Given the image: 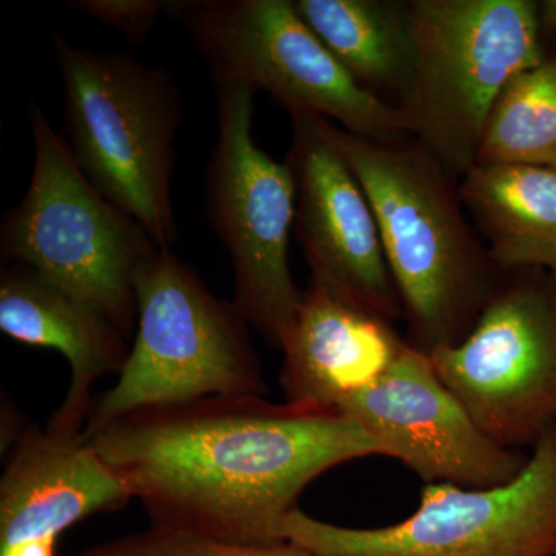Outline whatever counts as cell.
<instances>
[{
	"label": "cell",
	"instance_id": "1",
	"mask_svg": "<svg viewBox=\"0 0 556 556\" xmlns=\"http://www.w3.org/2000/svg\"><path fill=\"white\" fill-rule=\"evenodd\" d=\"M166 532L277 543L331 468L386 450L339 409L212 396L141 409L84 439Z\"/></svg>",
	"mask_w": 556,
	"mask_h": 556
},
{
	"label": "cell",
	"instance_id": "2",
	"mask_svg": "<svg viewBox=\"0 0 556 556\" xmlns=\"http://www.w3.org/2000/svg\"><path fill=\"white\" fill-rule=\"evenodd\" d=\"M328 131L375 211L407 342L427 354L456 345L506 274L466 217L456 178L415 139L371 141L331 121Z\"/></svg>",
	"mask_w": 556,
	"mask_h": 556
},
{
	"label": "cell",
	"instance_id": "3",
	"mask_svg": "<svg viewBox=\"0 0 556 556\" xmlns=\"http://www.w3.org/2000/svg\"><path fill=\"white\" fill-rule=\"evenodd\" d=\"M53 47L73 159L104 199L170 249L178 237L172 207L178 87L164 70L129 54L79 49L56 31Z\"/></svg>",
	"mask_w": 556,
	"mask_h": 556
},
{
	"label": "cell",
	"instance_id": "4",
	"mask_svg": "<svg viewBox=\"0 0 556 556\" xmlns=\"http://www.w3.org/2000/svg\"><path fill=\"white\" fill-rule=\"evenodd\" d=\"M415 65L397 109L409 137L452 177L477 164L493 105L546 60L532 0H409Z\"/></svg>",
	"mask_w": 556,
	"mask_h": 556
},
{
	"label": "cell",
	"instance_id": "5",
	"mask_svg": "<svg viewBox=\"0 0 556 556\" xmlns=\"http://www.w3.org/2000/svg\"><path fill=\"white\" fill-rule=\"evenodd\" d=\"M30 126L35 166L24 200L3 219L2 258L36 270L130 338L138 327V273L161 247L93 188L35 101Z\"/></svg>",
	"mask_w": 556,
	"mask_h": 556
},
{
	"label": "cell",
	"instance_id": "6",
	"mask_svg": "<svg viewBox=\"0 0 556 556\" xmlns=\"http://www.w3.org/2000/svg\"><path fill=\"white\" fill-rule=\"evenodd\" d=\"M138 327L118 382L90 409L83 439L141 409L212 396H268L248 321L161 248L137 276Z\"/></svg>",
	"mask_w": 556,
	"mask_h": 556
},
{
	"label": "cell",
	"instance_id": "7",
	"mask_svg": "<svg viewBox=\"0 0 556 556\" xmlns=\"http://www.w3.org/2000/svg\"><path fill=\"white\" fill-rule=\"evenodd\" d=\"M214 84L265 90L289 115H314L379 142L412 139L396 105L364 89L302 20L292 0L169 2Z\"/></svg>",
	"mask_w": 556,
	"mask_h": 556
},
{
	"label": "cell",
	"instance_id": "8",
	"mask_svg": "<svg viewBox=\"0 0 556 556\" xmlns=\"http://www.w3.org/2000/svg\"><path fill=\"white\" fill-rule=\"evenodd\" d=\"M280 538L318 556H556V428L507 484H426L396 525L354 529L294 508Z\"/></svg>",
	"mask_w": 556,
	"mask_h": 556
},
{
	"label": "cell",
	"instance_id": "9",
	"mask_svg": "<svg viewBox=\"0 0 556 556\" xmlns=\"http://www.w3.org/2000/svg\"><path fill=\"white\" fill-rule=\"evenodd\" d=\"M215 90L218 138L204 179L207 217L232 260L233 305L280 348L303 294L288 258L294 177L287 161L277 163L255 144V91L241 83L215 84Z\"/></svg>",
	"mask_w": 556,
	"mask_h": 556
},
{
	"label": "cell",
	"instance_id": "10",
	"mask_svg": "<svg viewBox=\"0 0 556 556\" xmlns=\"http://www.w3.org/2000/svg\"><path fill=\"white\" fill-rule=\"evenodd\" d=\"M428 356L497 444L535 447L556 424V277L504 274L466 339Z\"/></svg>",
	"mask_w": 556,
	"mask_h": 556
},
{
	"label": "cell",
	"instance_id": "11",
	"mask_svg": "<svg viewBox=\"0 0 556 556\" xmlns=\"http://www.w3.org/2000/svg\"><path fill=\"white\" fill-rule=\"evenodd\" d=\"M339 412L427 484H507L530 456L490 438L439 378L431 357L408 342L386 375Z\"/></svg>",
	"mask_w": 556,
	"mask_h": 556
},
{
	"label": "cell",
	"instance_id": "12",
	"mask_svg": "<svg viewBox=\"0 0 556 556\" xmlns=\"http://www.w3.org/2000/svg\"><path fill=\"white\" fill-rule=\"evenodd\" d=\"M287 164L295 182V233L311 281L396 324L401 300L367 193L328 131V119L291 115Z\"/></svg>",
	"mask_w": 556,
	"mask_h": 556
},
{
	"label": "cell",
	"instance_id": "13",
	"mask_svg": "<svg viewBox=\"0 0 556 556\" xmlns=\"http://www.w3.org/2000/svg\"><path fill=\"white\" fill-rule=\"evenodd\" d=\"M5 455L0 556H56L58 541L70 527L134 500L83 434L25 428Z\"/></svg>",
	"mask_w": 556,
	"mask_h": 556
},
{
	"label": "cell",
	"instance_id": "14",
	"mask_svg": "<svg viewBox=\"0 0 556 556\" xmlns=\"http://www.w3.org/2000/svg\"><path fill=\"white\" fill-rule=\"evenodd\" d=\"M405 345L391 321L311 281L280 343L285 399L339 409L378 382Z\"/></svg>",
	"mask_w": 556,
	"mask_h": 556
},
{
	"label": "cell",
	"instance_id": "15",
	"mask_svg": "<svg viewBox=\"0 0 556 556\" xmlns=\"http://www.w3.org/2000/svg\"><path fill=\"white\" fill-rule=\"evenodd\" d=\"M0 329L67 358V394L47 426L83 434L93 407L91 390L102 376L119 375L129 358V338L100 311L27 266L2 269Z\"/></svg>",
	"mask_w": 556,
	"mask_h": 556
},
{
	"label": "cell",
	"instance_id": "16",
	"mask_svg": "<svg viewBox=\"0 0 556 556\" xmlns=\"http://www.w3.org/2000/svg\"><path fill=\"white\" fill-rule=\"evenodd\" d=\"M457 188L497 268L556 277V169L473 166Z\"/></svg>",
	"mask_w": 556,
	"mask_h": 556
},
{
	"label": "cell",
	"instance_id": "17",
	"mask_svg": "<svg viewBox=\"0 0 556 556\" xmlns=\"http://www.w3.org/2000/svg\"><path fill=\"white\" fill-rule=\"evenodd\" d=\"M302 20L364 89L393 104L415 65L412 5L402 0H294ZM390 102V101H388Z\"/></svg>",
	"mask_w": 556,
	"mask_h": 556
},
{
	"label": "cell",
	"instance_id": "18",
	"mask_svg": "<svg viewBox=\"0 0 556 556\" xmlns=\"http://www.w3.org/2000/svg\"><path fill=\"white\" fill-rule=\"evenodd\" d=\"M556 169V60H544L508 83L486 119L475 166Z\"/></svg>",
	"mask_w": 556,
	"mask_h": 556
},
{
	"label": "cell",
	"instance_id": "19",
	"mask_svg": "<svg viewBox=\"0 0 556 556\" xmlns=\"http://www.w3.org/2000/svg\"><path fill=\"white\" fill-rule=\"evenodd\" d=\"M73 556H318L305 548L277 543H239L149 527L144 532L116 538Z\"/></svg>",
	"mask_w": 556,
	"mask_h": 556
},
{
	"label": "cell",
	"instance_id": "20",
	"mask_svg": "<svg viewBox=\"0 0 556 556\" xmlns=\"http://www.w3.org/2000/svg\"><path fill=\"white\" fill-rule=\"evenodd\" d=\"M67 5L90 20L116 28L134 46L142 42L160 14L169 10V2L159 0H72Z\"/></svg>",
	"mask_w": 556,
	"mask_h": 556
},
{
	"label": "cell",
	"instance_id": "21",
	"mask_svg": "<svg viewBox=\"0 0 556 556\" xmlns=\"http://www.w3.org/2000/svg\"><path fill=\"white\" fill-rule=\"evenodd\" d=\"M538 11H540L541 30L546 28L556 36V0H544L538 3Z\"/></svg>",
	"mask_w": 556,
	"mask_h": 556
},
{
	"label": "cell",
	"instance_id": "22",
	"mask_svg": "<svg viewBox=\"0 0 556 556\" xmlns=\"http://www.w3.org/2000/svg\"><path fill=\"white\" fill-rule=\"evenodd\" d=\"M555 428H556V424H555Z\"/></svg>",
	"mask_w": 556,
	"mask_h": 556
}]
</instances>
